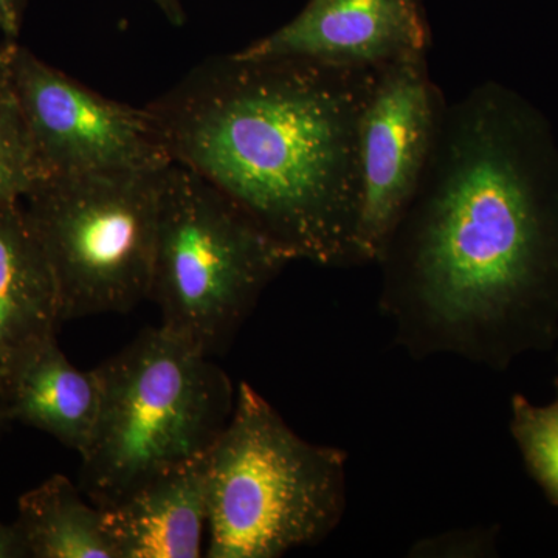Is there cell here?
Segmentation results:
<instances>
[{"instance_id":"obj_1","label":"cell","mask_w":558,"mask_h":558,"mask_svg":"<svg viewBox=\"0 0 558 558\" xmlns=\"http://www.w3.org/2000/svg\"><path fill=\"white\" fill-rule=\"evenodd\" d=\"M379 311L411 359L501 373L558 341V148L548 121L484 83L447 106L413 202L377 260Z\"/></svg>"},{"instance_id":"obj_2","label":"cell","mask_w":558,"mask_h":558,"mask_svg":"<svg viewBox=\"0 0 558 558\" xmlns=\"http://www.w3.org/2000/svg\"><path fill=\"white\" fill-rule=\"evenodd\" d=\"M380 68L216 57L145 106L171 161L293 259L363 266L362 128Z\"/></svg>"},{"instance_id":"obj_3","label":"cell","mask_w":558,"mask_h":558,"mask_svg":"<svg viewBox=\"0 0 558 558\" xmlns=\"http://www.w3.org/2000/svg\"><path fill=\"white\" fill-rule=\"evenodd\" d=\"M185 340L149 328L97 366L101 407L80 454V488L106 509L208 453L236 402L230 377Z\"/></svg>"},{"instance_id":"obj_4","label":"cell","mask_w":558,"mask_h":558,"mask_svg":"<svg viewBox=\"0 0 558 558\" xmlns=\"http://www.w3.org/2000/svg\"><path fill=\"white\" fill-rule=\"evenodd\" d=\"M348 453L301 438L247 381L208 451L209 558H278L325 542L348 508Z\"/></svg>"},{"instance_id":"obj_5","label":"cell","mask_w":558,"mask_h":558,"mask_svg":"<svg viewBox=\"0 0 558 558\" xmlns=\"http://www.w3.org/2000/svg\"><path fill=\"white\" fill-rule=\"evenodd\" d=\"M293 256L218 189L183 165L161 172L149 300L160 326L219 354Z\"/></svg>"},{"instance_id":"obj_6","label":"cell","mask_w":558,"mask_h":558,"mask_svg":"<svg viewBox=\"0 0 558 558\" xmlns=\"http://www.w3.org/2000/svg\"><path fill=\"white\" fill-rule=\"evenodd\" d=\"M163 170L47 178L22 201L61 322L126 314L149 299Z\"/></svg>"},{"instance_id":"obj_7","label":"cell","mask_w":558,"mask_h":558,"mask_svg":"<svg viewBox=\"0 0 558 558\" xmlns=\"http://www.w3.org/2000/svg\"><path fill=\"white\" fill-rule=\"evenodd\" d=\"M9 44L11 80L44 179L172 163L146 108L102 97L20 40Z\"/></svg>"},{"instance_id":"obj_8","label":"cell","mask_w":558,"mask_h":558,"mask_svg":"<svg viewBox=\"0 0 558 558\" xmlns=\"http://www.w3.org/2000/svg\"><path fill=\"white\" fill-rule=\"evenodd\" d=\"M447 106L429 76L427 53L380 68L362 128L359 248L363 266L377 264L416 196Z\"/></svg>"},{"instance_id":"obj_9","label":"cell","mask_w":558,"mask_h":558,"mask_svg":"<svg viewBox=\"0 0 558 558\" xmlns=\"http://www.w3.org/2000/svg\"><path fill=\"white\" fill-rule=\"evenodd\" d=\"M428 44L421 0H310L288 24L236 53L384 68L410 54L427 53Z\"/></svg>"},{"instance_id":"obj_10","label":"cell","mask_w":558,"mask_h":558,"mask_svg":"<svg viewBox=\"0 0 558 558\" xmlns=\"http://www.w3.org/2000/svg\"><path fill=\"white\" fill-rule=\"evenodd\" d=\"M102 513L119 558L202 557L208 453L160 473Z\"/></svg>"},{"instance_id":"obj_11","label":"cell","mask_w":558,"mask_h":558,"mask_svg":"<svg viewBox=\"0 0 558 558\" xmlns=\"http://www.w3.org/2000/svg\"><path fill=\"white\" fill-rule=\"evenodd\" d=\"M60 323L53 275L22 202L0 204V395Z\"/></svg>"},{"instance_id":"obj_12","label":"cell","mask_w":558,"mask_h":558,"mask_svg":"<svg viewBox=\"0 0 558 558\" xmlns=\"http://www.w3.org/2000/svg\"><path fill=\"white\" fill-rule=\"evenodd\" d=\"M3 399L11 422L47 433L81 454L97 425L101 381L97 369L76 368L51 339L21 363Z\"/></svg>"},{"instance_id":"obj_13","label":"cell","mask_w":558,"mask_h":558,"mask_svg":"<svg viewBox=\"0 0 558 558\" xmlns=\"http://www.w3.org/2000/svg\"><path fill=\"white\" fill-rule=\"evenodd\" d=\"M27 558H119L102 509L64 475H51L17 501Z\"/></svg>"},{"instance_id":"obj_14","label":"cell","mask_w":558,"mask_h":558,"mask_svg":"<svg viewBox=\"0 0 558 558\" xmlns=\"http://www.w3.org/2000/svg\"><path fill=\"white\" fill-rule=\"evenodd\" d=\"M44 180L10 72L9 39L0 44V204L22 202Z\"/></svg>"},{"instance_id":"obj_15","label":"cell","mask_w":558,"mask_h":558,"mask_svg":"<svg viewBox=\"0 0 558 558\" xmlns=\"http://www.w3.org/2000/svg\"><path fill=\"white\" fill-rule=\"evenodd\" d=\"M510 433L529 475L558 509V380L548 405H534L523 395L510 402Z\"/></svg>"},{"instance_id":"obj_16","label":"cell","mask_w":558,"mask_h":558,"mask_svg":"<svg viewBox=\"0 0 558 558\" xmlns=\"http://www.w3.org/2000/svg\"><path fill=\"white\" fill-rule=\"evenodd\" d=\"M498 529L475 526L453 529L433 537L417 539L409 557L483 558L497 556Z\"/></svg>"},{"instance_id":"obj_17","label":"cell","mask_w":558,"mask_h":558,"mask_svg":"<svg viewBox=\"0 0 558 558\" xmlns=\"http://www.w3.org/2000/svg\"><path fill=\"white\" fill-rule=\"evenodd\" d=\"M28 0H0V32L5 39L20 40Z\"/></svg>"},{"instance_id":"obj_18","label":"cell","mask_w":558,"mask_h":558,"mask_svg":"<svg viewBox=\"0 0 558 558\" xmlns=\"http://www.w3.org/2000/svg\"><path fill=\"white\" fill-rule=\"evenodd\" d=\"M0 558H27L14 524L0 523Z\"/></svg>"},{"instance_id":"obj_19","label":"cell","mask_w":558,"mask_h":558,"mask_svg":"<svg viewBox=\"0 0 558 558\" xmlns=\"http://www.w3.org/2000/svg\"><path fill=\"white\" fill-rule=\"evenodd\" d=\"M157 9L163 13V16L175 27H182L186 21L185 10H183L180 0H153Z\"/></svg>"},{"instance_id":"obj_20","label":"cell","mask_w":558,"mask_h":558,"mask_svg":"<svg viewBox=\"0 0 558 558\" xmlns=\"http://www.w3.org/2000/svg\"><path fill=\"white\" fill-rule=\"evenodd\" d=\"M10 424L11 421L9 417V411H7L5 399L0 395V436H2V433L9 428Z\"/></svg>"},{"instance_id":"obj_21","label":"cell","mask_w":558,"mask_h":558,"mask_svg":"<svg viewBox=\"0 0 558 558\" xmlns=\"http://www.w3.org/2000/svg\"><path fill=\"white\" fill-rule=\"evenodd\" d=\"M557 363H558V355H557Z\"/></svg>"}]
</instances>
